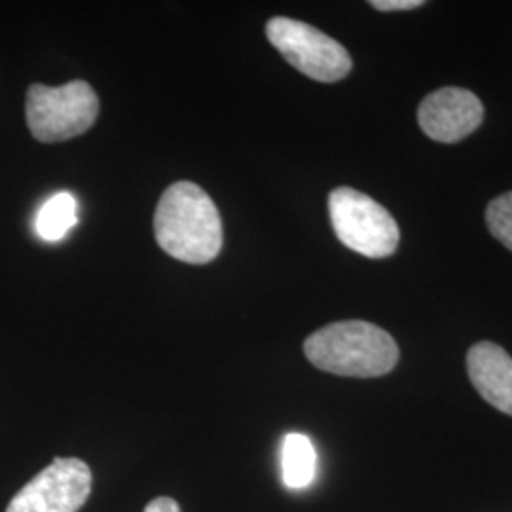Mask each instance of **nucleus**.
<instances>
[{"instance_id": "f257e3e1", "label": "nucleus", "mask_w": 512, "mask_h": 512, "mask_svg": "<svg viewBox=\"0 0 512 512\" xmlns=\"http://www.w3.org/2000/svg\"><path fill=\"white\" fill-rule=\"evenodd\" d=\"M154 234L167 255L186 264H207L222 249L219 209L198 184H171L156 207Z\"/></svg>"}, {"instance_id": "f03ea898", "label": "nucleus", "mask_w": 512, "mask_h": 512, "mask_svg": "<svg viewBox=\"0 0 512 512\" xmlns=\"http://www.w3.org/2000/svg\"><path fill=\"white\" fill-rule=\"evenodd\" d=\"M311 365L346 378H378L399 363V346L366 321H340L315 330L304 344Z\"/></svg>"}, {"instance_id": "7ed1b4c3", "label": "nucleus", "mask_w": 512, "mask_h": 512, "mask_svg": "<svg viewBox=\"0 0 512 512\" xmlns=\"http://www.w3.org/2000/svg\"><path fill=\"white\" fill-rule=\"evenodd\" d=\"M27 126L40 143H61L92 128L99 116V97L84 80L59 88L33 84L25 101Z\"/></svg>"}, {"instance_id": "20e7f679", "label": "nucleus", "mask_w": 512, "mask_h": 512, "mask_svg": "<svg viewBox=\"0 0 512 512\" xmlns=\"http://www.w3.org/2000/svg\"><path fill=\"white\" fill-rule=\"evenodd\" d=\"M329 215L336 238L359 255L385 258L399 247L401 232L391 213L355 188L330 192Z\"/></svg>"}, {"instance_id": "39448f33", "label": "nucleus", "mask_w": 512, "mask_h": 512, "mask_svg": "<svg viewBox=\"0 0 512 512\" xmlns=\"http://www.w3.org/2000/svg\"><path fill=\"white\" fill-rule=\"evenodd\" d=\"M266 37L296 71L317 82H338L348 76L353 61L348 50L310 23L291 18H272Z\"/></svg>"}, {"instance_id": "423d86ee", "label": "nucleus", "mask_w": 512, "mask_h": 512, "mask_svg": "<svg viewBox=\"0 0 512 512\" xmlns=\"http://www.w3.org/2000/svg\"><path fill=\"white\" fill-rule=\"evenodd\" d=\"M92 469L76 458H55L29 480L6 512H78L92 494Z\"/></svg>"}, {"instance_id": "0eeeda50", "label": "nucleus", "mask_w": 512, "mask_h": 512, "mask_svg": "<svg viewBox=\"0 0 512 512\" xmlns=\"http://www.w3.org/2000/svg\"><path fill=\"white\" fill-rule=\"evenodd\" d=\"M484 120V105L475 93L463 88H442L429 93L418 109L423 133L437 143H459Z\"/></svg>"}, {"instance_id": "6e6552de", "label": "nucleus", "mask_w": 512, "mask_h": 512, "mask_svg": "<svg viewBox=\"0 0 512 512\" xmlns=\"http://www.w3.org/2000/svg\"><path fill=\"white\" fill-rule=\"evenodd\" d=\"M467 372L478 395L512 416V357L494 342H478L467 353Z\"/></svg>"}, {"instance_id": "1a4fd4ad", "label": "nucleus", "mask_w": 512, "mask_h": 512, "mask_svg": "<svg viewBox=\"0 0 512 512\" xmlns=\"http://www.w3.org/2000/svg\"><path fill=\"white\" fill-rule=\"evenodd\" d=\"M317 473V452L310 437L302 433L285 435L281 444V476L291 490L308 488Z\"/></svg>"}, {"instance_id": "9d476101", "label": "nucleus", "mask_w": 512, "mask_h": 512, "mask_svg": "<svg viewBox=\"0 0 512 512\" xmlns=\"http://www.w3.org/2000/svg\"><path fill=\"white\" fill-rule=\"evenodd\" d=\"M76 200L69 192H59L38 209L35 230L44 241H59L73 230L76 215Z\"/></svg>"}, {"instance_id": "9b49d317", "label": "nucleus", "mask_w": 512, "mask_h": 512, "mask_svg": "<svg viewBox=\"0 0 512 512\" xmlns=\"http://www.w3.org/2000/svg\"><path fill=\"white\" fill-rule=\"evenodd\" d=\"M486 222L497 241L512 251V192L501 194L486 209Z\"/></svg>"}, {"instance_id": "f8f14e48", "label": "nucleus", "mask_w": 512, "mask_h": 512, "mask_svg": "<svg viewBox=\"0 0 512 512\" xmlns=\"http://www.w3.org/2000/svg\"><path fill=\"white\" fill-rule=\"evenodd\" d=\"M423 0H372L370 6L380 12H399V10H414L420 8Z\"/></svg>"}, {"instance_id": "ddd939ff", "label": "nucleus", "mask_w": 512, "mask_h": 512, "mask_svg": "<svg viewBox=\"0 0 512 512\" xmlns=\"http://www.w3.org/2000/svg\"><path fill=\"white\" fill-rule=\"evenodd\" d=\"M143 512H181V507L171 497H158V499L150 501Z\"/></svg>"}]
</instances>
